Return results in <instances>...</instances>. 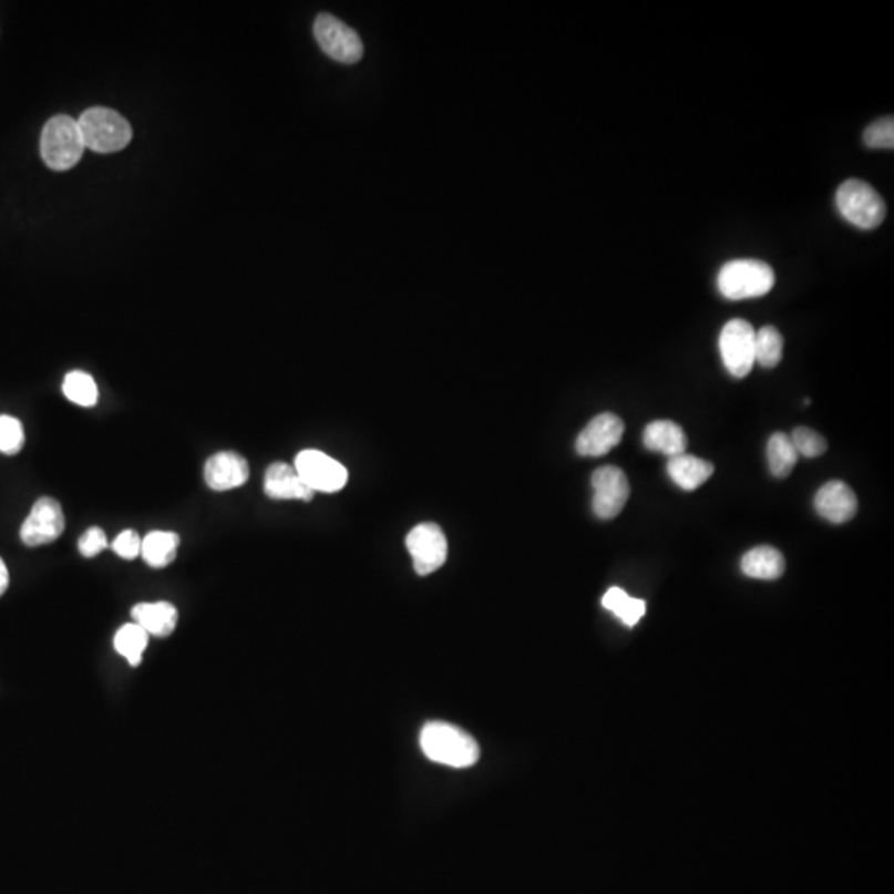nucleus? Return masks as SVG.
I'll list each match as a JSON object with an SVG mask.
<instances>
[{
  "label": "nucleus",
  "mask_w": 894,
  "mask_h": 894,
  "mask_svg": "<svg viewBox=\"0 0 894 894\" xmlns=\"http://www.w3.org/2000/svg\"><path fill=\"white\" fill-rule=\"evenodd\" d=\"M133 623L142 626L150 636L167 638L176 629L179 613L169 602L138 603L132 609Z\"/></svg>",
  "instance_id": "nucleus-16"
},
{
  "label": "nucleus",
  "mask_w": 894,
  "mask_h": 894,
  "mask_svg": "<svg viewBox=\"0 0 894 894\" xmlns=\"http://www.w3.org/2000/svg\"><path fill=\"white\" fill-rule=\"evenodd\" d=\"M150 635L136 625V623H126L122 628L116 631L113 645H115L116 652L132 666H140L143 661L146 648H148Z\"/></svg>",
  "instance_id": "nucleus-21"
},
{
  "label": "nucleus",
  "mask_w": 894,
  "mask_h": 894,
  "mask_svg": "<svg viewBox=\"0 0 894 894\" xmlns=\"http://www.w3.org/2000/svg\"><path fill=\"white\" fill-rule=\"evenodd\" d=\"M76 122L86 148L96 153H116L126 148L133 138L132 126L115 110L95 106L83 112Z\"/></svg>",
  "instance_id": "nucleus-3"
},
{
  "label": "nucleus",
  "mask_w": 894,
  "mask_h": 894,
  "mask_svg": "<svg viewBox=\"0 0 894 894\" xmlns=\"http://www.w3.org/2000/svg\"><path fill=\"white\" fill-rule=\"evenodd\" d=\"M249 462L233 451L217 452L204 464V481L213 491L226 492L249 481Z\"/></svg>",
  "instance_id": "nucleus-13"
},
{
  "label": "nucleus",
  "mask_w": 894,
  "mask_h": 894,
  "mask_svg": "<svg viewBox=\"0 0 894 894\" xmlns=\"http://www.w3.org/2000/svg\"><path fill=\"white\" fill-rule=\"evenodd\" d=\"M775 274L762 260H731L718 276V289L729 300L763 297L773 289Z\"/></svg>",
  "instance_id": "nucleus-4"
},
{
  "label": "nucleus",
  "mask_w": 894,
  "mask_h": 894,
  "mask_svg": "<svg viewBox=\"0 0 894 894\" xmlns=\"http://www.w3.org/2000/svg\"><path fill=\"white\" fill-rule=\"evenodd\" d=\"M294 467L301 481L314 492L333 494V492L341 491L348 482L347 467L317 449L301 451L297 455Z\"/></svg>",
  "instance_id": "nucleus-8"
},
{
  "label": "nucleus",
  "mask_w": 894,
  "mask_h": 894,
  "mask_svg": "<svg viewBox=\"0 0 894 894\" xmlns=\"http://www.w3.org/2000/svg\"><path fill=\"white\" fill-rule=\"evenodd\" d=\"M65 531L62 505L53 497H40L20 528V538L27 547L52 544Z\"/></svg>",
  "instance_id": "nucleus-10"
},
{
  "label": "nucleus",
  "mask_w": 894,
  "mask_h": 894,
  "mask_svg": "<svg viewBox=\"0 0 894 894\" xmlns=\"http://www.w3.org/2000/svg\"><path fill=\"white\" fill-rule=\"evenodd\" d=\"M643 443L649 451L661 452L668 458L685 454L688 448V438L685 430L672 421H652L643 433Z\"/></svg>",
  "instance_id": "nucleus-17"
},
{
  "label": "nucleus",
  "mask_w": 894,
  "mask_h": 894,
  "mask_svg": "<svg viewBox=\"0 0 894 894\" xmlns=\"http://www.w3.org/2000/svg\"><path fill=\"white\" fill-rule=\"evenodd\" d=\"M863 142L869 148L876 150H893L894 148V120L893 116L888 119L878 120L872 123L866 129L863 135Z\"/></svg>",
  "instance_id": "nucleus-28"
},
{
  "label": "nucleus",
  "mask_w": 894,
  "mask_h": 894,
  "mask_svg": "<svg viewBox=\"0 0 894 894\" xmlns=\"http://www.w3.org/2000/svg\"><path fill=\"white\" fill-rule=\"evenodd\" d=\"M7 588H9V571H7V565L0 558V596L6 594Z\"/></svg>",
  "instance_id": "nucleus-31"
},
{
  "label": "nucleus",
  "mask_w": 894,
  "mask_h": 894,
  "mask_svg": "<svg viewBox=\"0 0 894 894\" xmlns=\"http://www.w3.org/2000/svg\"><path fill=\"white\" fill-rule=\"evenodd\" d=\"M264 492L276 501H311L315 492L301 481L296 467L286 462H274L266 471Z\"/></svg>",
  "instance_id": "nucleus-15"
},
{
  "label": "nucleus",
  "mask_w": 894,
  "mask_h": 894,
  "mask_svg": "<svg viewBox=\"0 0 894 894\" xmlns=\"http://www.w3.org/2000/svg\"><path fill=\"white\" fill-rule=\"evenodd\" d=\"M741 571L747 577L757 580H777L785 572V558L777 548L760 545L742 557Z\"/></svg>",
  "instance_id": "nucleus-19"
},
{
  "label": "nucleus",
  "mask_w": 894,
  "mask_h": 894,
  "mask_svg": "<svg viewBox=\"0 0 894 894\" xmlns=\"http://www.w3.org/2000/svg\"><path fill=\"white\" fill-rule=\"evenodd\" d=\"M594 512L602 521H612L625 508L629 499V482L616 465H603L592 475Z\"/></svg>",
  "instance_id": "nucleus-11"
},
{
  "label": "nucleus",
  "mask_w": 894,
  "mask_h": 894,
  "mask_svg": "<svg viewBox=\"0 0 894 894\" xmlns=\"http://www.w3.org/2000/svg\"><path fill=\"white\" fill-rule=\"evenodd\" d=\"M106 547H109V537H106L105 531L100 527H90L79 541L80 554L86 558L96 557Z\"/></svg>",
  "instance_id": "nucleus-30"
},
{
  "label": "nucleus",
  "mask_w": 894,
  "mask_h": 894,
  "mask_svg": "<svg viewBox=\"0 0 894 894\" xmlns=\"http://www.w3.org/2000/svg\"><path fill=\"white\" fill-rule=\"evenodd\" d=\"M314 35L320 49L335 62L350 65L360 62L363 56V40L357 30L331 13H318L314 22Z\"/></svg>",
  "instance_id": "nucleus-6"
},
{
  "label": "nucleus",
  "mask_w": 894,
  "mask_h": 894,
  "mask_svg": "<svg viewBox=\"0 0 894 894\" xmlns=\"http://www.w3.org/2000/svg\"><path fill=\"white\" fill-rule=\"evenodd\" d=\"M602 603L608 612L615 613L626 626L638 625L639 619L646 613V603L643 599L631 598L621 588H609L603 596Z\"/></svg>",
  "instance_id": "nucleus-23"
},
{
  "label": "nucleus",
  "mask_w": 894,
  "mask_h": 894,
  "mask_svg": "<svg viewBox=\"0 0 894 894\" xmlns=\"http://www.w3.org/2000/svg\"><path fill=\"white\" fill-rule=\"evenodd\" d=\"M420 744L428 759L452 769L474 765L481 757L475 739L448 722H428L421 731Z\"/></svg>",
  "instance_id": "nucleus-1"
},
{
  "label": "nucleus",
  "mask_w": 894,
  "mask_h": 894,
  "mask_svg": "<svg viewBox=\"0 0 894 894\" xmlns=\"http://www.w3.org/2000/svg\"><path fill=\"white\" fill-rule=\"evenodd\" d=\"M836 207L853 226L863 230L878 227L886 217L883 197L862 179H846L836 191Z\"/></svg>",
  "instance_id": "nucleus-5"
},
{
  "label": "nucleus",
  "mask_w": 894,
  "mask_h": 894,
  "mask_svg": "<svg viewBox=\"0 0 894 894\" xmlns=\"http://www.w3.org/2000/svg\"><path fill=\"white\" fill-rule=\"evenodd\" d=\"M815 511L820 517L832 524H845L852 521L859 511V499L850 485L842 481H830L816 492Z\"/></svg>",
  "instance_id": "nucleus-14"
},
{
  "label": "nucleus",
  "mask_w": 894,
  "mask_h": 894,
  "mask_svg": "<svg viewBox=\"0 0 894 894\" xmlns=\"http://www.w3.org/2000/svg\"><path fill=\"white\" fill-rule=\"evenodd\" d=\"M767 459H769L770 472L777 479H785L799 462V452L793 446L789 434L773 433L767 443Z\"/></svg>",
  "instance_id": "nucleus-22"
},
{
  "label": "nucleus",
  "mask_w": 894,
  "mask_h": 894,
  "mask_svg": "<svg viewBox=\"0 0 894 894\" xmlns=\"http://www.w3.org/2000/svg\"><path fill=\"white\" fill-rule=\"evenodd\" d=\"M181 538L174 532L154 531L143 537L142 557L150 567L164 568L173 564Z\"/></svg>",
  "instance_id": "nucleus-20"
},
{
  "label": "nucleus",
  "mask_w": 894,
  "mask_h": 894,
  "mask_svg": "<svg viewBox=\"0 0 894 894\" xmlns=\"http://www.w3.org/2000/svg\"><path fill=\"white\" fill-rule=\"evenodd\" d=\"M783 337L775 327L765 325L756 331V361L762 368H775L782 361Z\"/></svg>",
  "instance_id": "nucleus-25"
},
{
  "label": "nucleus",
  "mask_w": 894,
  "mask_h": 894,
  "mask_svg": "<svg viewBox=\"0 0 894 894\" xmlns=\"http://www.w3.org/2000/svg\"><path fill=\"white\" fill-rule=\"evenodd\" d=\"M62 390L66 400L82 408L95 407L99 401V387L92 374L85 373V371H70L63 380Z\"/></svg>",
  "instance_id": "nucleus-24"
},
{
  "label": "nucleus",
  "mask_w": 894,
  "mask_h": 894,
  "mask_svg": "<svg viewBox=\"0 0 894 894\" xmlns=\"http://www.w3.org/2000/svg\"><path fill=\"white\" fill-rule=\"evenodd\" d=\"M79 122L69 115H56L45 123L40 136L43 163L55 171L72 169L85 151Z\"/></svg>",
  "instance_id": "nucleus-2"
},
{
  "label": "nucleus",
  "mask_w": 894,
  "mask_h": 894,
  "mask_svg": "<svg viewBox=\"0 0 894 894\" xmlns=\"http://www.w3.org/2000/svg\"><path fill=\"white\" fill-rule=\"evenodd\" d=\"M143 537H140L138 532L126 528L120 532L113 541L112 548L119 557L125 561H135L136 557L142 555Z\"/></svg>",
  "instance_id": "nucleus-29"
},
{
  "label": "nucleus",
  "mask_w": 894,
  "mask_h": 894,
  "mask_svg": "<svg viewBox=\"0 0 894 894\" xmlns=\"http://www.w3.org/2000/svg\"><path fill=\"white\" fill-rule=\"evenodd\" d=\"M407 547L421 577L434 574L448 558V538L440 525L420 524L408 534Z\"/></svg>",
  "instance_id": "nucleus-9"
},
{
  "label": "nucleus",
  "mask_w": 894,
  "mask_h": 894,
  "mask_svg": "<svg viewBox=\"0 0 894 894\" xmlns=\"http://www.w3.org/2000/svg\"><path fill=\"white\" fill-rule=\"evenodd\" d=\"M790 440H792L799 455H803V458H819V455L825 454L826 449H829L825 438L816 433V431L809 430V428H797V430H793Z\"/></svg>",
  "instance_id": "nucleus-27"
},
{
  "label": "nucleus",
  "mask_w": 894,
  "mask_h": 894,
  "mask_svg": "<svg viewBox=\"0 0 894 894\" xmlns=\"http://www.w3.org/2000/svg\"><path fill=\"white\" fill-rule=\"evenodd\" d=\"M668 474L682 491H696L715 474V465L705 459L685 452V454L669 458Z\"/></svg>",
  "instance_id": "nucleus-18"
},
{
  "label": "nucleus",
  "mask_w": 894,
  "mask_h": 894,
  "mask_svg": "<svg viewBox=\"0 0 894 894\" xmlns=\"http://www.w3.org/2000/svg\"><path fill=\"white\" fill-rule=\"evenodd\" d=\"M625 433V423L616 414L603 413L594 418L584 431L578 434V454L585 458H599L618 446Z\"/></svg>",
  "instance_id": "nucleus-12"
},
{
  "label": "nucleus",
  "mask_w": 894,
  "mask_h": 894,
  "mask_svg": "<svg viewBox=\"0 0 894 894\" xmlns=\"http://www.w3.org/2000/svg\"><path fill=\"white\" fill-rule=\"evenodd\" d=\"M719 350L726 370L734 378H746L756 364V330L749 321L734 318L722 328Z\"/></svg>",
  "instance_id": "nucleus-7"
},
{
  "label": "nucleus",
  "mask_w": 894,
  "mask_h": 894,
  "mask_svg": "<svg viewBox=\"0 0 894 894\" xmlns=\"http://www.w3.org/2000/svg\"><path fill=\"white\" fill-rule=\"evenodd\" d=\"M25 443L22 423L9 414H0V452L6 455H16L22 451Z\"/></svg>",
  "instance_id": "nucleus-26"
}]
</instances>
